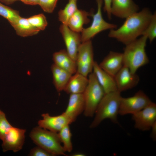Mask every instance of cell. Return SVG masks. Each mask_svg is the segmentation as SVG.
<instances>
[{
    "instance_id": "33",
    "label": "cell",
    "mask_w": 156,
    "mask_h": 156,
    "mask_svg": "<svg viewBox=\"0 0 156 156\" xmlns=\"http://www.w3.org/2000/svg\"><path fill=\"white\" fill-rule=\"evenodd\" d=\"M24 3L30 5H38L39 0H20Z\"/></svg>"
},
{
    "instance_id": "3",
    "label": "cell",
    "mask_w": 156,
    "mask_h": 156,
    "mask_svg": "<svg viewBox=\"0 0 156 156\" xmlns=\"http://www.w3.org/2000/svg\"><path fill=\"white\" fill-rule=\"evenodd\" d=\"M120 93L117 91L105 94L96 109L90 128L96 127L106 119L115 124L118 123L117 116L122 97Z\"/></svg>"
},
{
    "instance_id": "32",
    "label": "cell",
    "mask_w": 156,
    "mask_h": 156,
    "mask_svg": "<svg viewBox=\"0 0 156 156\" xmlns=\"http://www.w3.org/2000/svg\"><path fill=\"white\" fill-rule=\"evenodd\" d=\"M151 129L152 130L151 137L153 140L155 141L156 139V121L153 124Z\"/></svg>"
},
{
    "instance_id": "6",
    "label": "cell",
    "mask_w": 156,
    "mask_h": 156,
    "mask_svg": "<svg viewBox=\"0 0 156 156\" xmlns=\"http://www.w3.org/2000/svg\"><path fill=\"white\" fill-rule=\"evenodd\" d=\"M97 10L94 14L91 12V16L93 18L91 25L86 28L83 29L81 34V42L91 40L96 34L105 30L116 29L117 25L106 21L103 18L102 12L103 0H96Z\"/></svg>"
},
{
    "instance_id": "17",
    "label": "cell",
    "mask_w": 156,
    "mask_h": 156,
    "mask_svg": "<svg viewBox=\"0 0 156 156\" xmlns=\"http://www.w3.org/2000/svg\"><path fill=\"white\" fill-rule=\"evenodd\" d=\"M85 102L83 93L70 94L68 103L64 112L74 122L83 112Z\"/></svg>"
},
{
    "instance_id": "23",
    "label": "cell",
    "mask_w": 156,
    "mask_h": 156,
    "mask_svg": "<svg viewBox=\"0 0 156 156\" xmlns=\"http://www.w3.org/2000/svg\"><path fill=\"white\" fill-rule=\"evenodd\" d=\"M77 1V0H69L64 9L59 11L58 19L62 24L67 25L69 18L78 9Z\"/></svg>"
},
{
    "instance_id": "1",
    "label": "cell",
    "mask_w": 156,
    "mask_h": 156,
    "mask_svg": "<svg viewBox=\"0 0 156 156\" xmlns=\"http://www.w3.org/2000/svg\"><path fill=\"white\" fill-rule=\"evenodd\" d=\"M153 14L149 8H144L127 17L119 28L110 30L108 36L126 45L142 36Z\"/></svg>"
},
{
    "instance_id": "5",
    "label": "cell",
    "mask_w": 156,
    "mask_h": 156,
    "mask_svg": "<svg viewBox=\"0 0 156 156\" xmlns=\"http://www.w3.org/2000/svg\"><path fill=\"white\" fill-rule=\"evenodd\" d=\"M88 76V83L83 93L85 102L83 113L86 117H92L105 93L93 72Z\"/></svg>"
},
{
    "instance_id": "11",
    "label": "cell",
    "mask_w": 156,
    "mask_h": 156,
    "mask_svg": "<svg viewBox=\"0 0 156 156\" xmlns=\"http://www.w3.org/2000/svg\"><path fill=\"white\" fill-rule=\"evenodd\" d=\"M60 31L64 42L67 52L71 57L76 61L78 50L81 42L79 33L71 30L67 25L62 24Z\"/></svg>"
},
{
    "instance_id": "16",
    "label": "cell",
    "mask_w": 156,
    "mask_h": 156,
    "mask_svg": "<svg viewBox=\"0 0 156 156\" xmlns=\"http://www.w3.org/2000/svg\"><path fill=\"white\" fill-rule=\"evenodd\" d=\"M92 72L105 94L117 91L114 77L103 70L95 61Z\"/></svg>"
},
{
    "instance_id": "15",
    "label": "cell",
    "mask_w": 156,
    "mask_h": 156,
    "mask_svg": "<svg viewBox=\"0 0 156 156\" xmlns=\"http://www.w3.org/2000/svg\"><path fill=\"white\" fill-rule=\"evenodd\" d=\"M99 65L103 70L114 77L124 65L122 53L110 51Z\"/></svg>"
},
{
    "instance_id": "35",
    "label": "cell",
    "mask_w": 156,
    "mask_h": 156,
    "mask_svg": "<svg viewBox=\"0 0 156 156\" xmlns=\"http://www.w3.org/2000/svg\"><path fill=\"white\" fill-rule=\"evenodd\" d=\"M72 155V156H84L85 155L84 154L80 153H75Z\"/></svg>"
},
{
    "instance_id": "34",
    "label": "cell",
    "mask_w": 156,
    "mask_h": 156,
    "mask_svg": "<svg viewBox=\"0 0 156 156\" xmlns=\"http://www.w3.org/2000/svg\"><path fill=\"white\" fill-rule=\"evenodd\" d=\"M20 0H0L1 2L6 4L9 5L13 3L15 1Z\"/></svg>"
},
{
    "instance_id": "2",
    "label": "cell",
    "mask_w": 156,
    "mask_h": 156,
    "mask_svg": "<svg viewBox=\"0 0 156 156\" xmlns=\"http://www.w3.org/2000/svg\"><path fill=\"white\" fill-rule=\"evenodd\" d=\"M147 39L146 36H142L125 45L122 53L123 64L133 73H136L140 68L149 62L145 49Z\"/></svg>"
},
{
    "instance_id": "27",
    "label": "cell",
    "mask_w": 156,
    "mask_h": 156,
    "mask_svg": "<svg viewBox=\"0 0 156 156\" xmlns=\"http://www.w3.org/2000/svg\"><path fill=\"white\" fill-rule=\"evenodd\" d=\"M142 36H146L150 43H151L156 37V13L153 14L151 20Z\"/></svg>"
},
{
    "instance_id": "29",
    "label": "cell",
    "mask_w": 156,
    "mask_h": 156,
    "mask_svg": "<svg viewBox=\"0 0 156 156\" xmlns=\"http://www.w3.org/2000/svg\"><path fill=\"white\" fill-rule=\"evenodd\" d=\"M58 0H39L38 5L43 10L48 13L54 11Z\"/></svg>"
},
{
    "instance_id": "4",
    "label": "cell",
    "mask_w": 156,
    "mask_h": 156,
    "mask_svg": "<svg viewBox=\"0 0 156 156\" xmlns=\"http://www.w3.org/2000/svg\"><path fill=\"white\" fill-rule=\"evenodd\" d=\"M29 136L38 146L54 156L66 155L58 133L52 132L38 126L32 129Z\"/></svg>"
},
{
    "instance_id": "28",
    "label": "cell",
    "mask_w": 156,
    "mask_h": 156,
    "mask_svg": "<svg viewBox=\"0 0 156 156\" xmlns=\"http://www.w3.org/2000/svg\"><path fill=\"white\" fill-rule=\"evenodd\" d=\"M12 127L7 120L5 114L0 109V139L2 140Z\"/></svg>"
},
{
    "instance_id": "12",
    "label": "cell",
    "mask_w": 156,
    "mask_h": 156,
    "mask_svg": "<svg viewBox=\"0 0 156 156\" xmlns=\"http://www.w3.org/2000/svg\"><path fill=\"white\" fill-rule=\"evenodd\" d=\"M42 119L38 121V126L44 129L58 133L66 126L73 122L64 112L56 116H52L48 113L42 114Z\"/></svg>"
},
{
    "instance_id": "14",
    "label": "cell",
    "mask_w": 156,
    "mask_h": 156,
    "mask_svg": "<svg viewBox=\"0 0 156 156\" xmlns=\"http://www.w3.org/2000/svg\"><path fill=\"white\" fill-rule=\"evenodd\" d=\"M139 9L133 0H112L111 14L118 18H125L138 11Z\"/></svg>"
},
{
    "instance_id": "31",
    "label": "cell",
    "mask_w": 156,
    "mask_h": 156,
    "mask_svg": "<svg viewBox=\"0 0 156 156\" xmlns=\"http://www.w3.org/2000/svg\"><path fill=\"white\" fill-rule=\"evenodd\" d=\"M104 6L103 10L107 13L108 18L111 19L112 14L111 13V5L112 0H103Z\"/></svg>"
},
{
    "instance_id": "26",
    "label": "cell",
    "mask_w": 156,
    "mask_h": 156,
    "mask_svg": "<svg viewBox=\"0 0 156 156\" xmlns=\"http://www.w3.org/2000/svg\"><path fill=\"white\" fill-rule=\"evenodd\" d=\"M27 18L33 26L40 31L45 29L48 25L46 18L42 13L33 15Z\"/></svg>"
},
{
    "instance_id": "20",
    "label": "cell",
    "mask_w": 156,
    "mask_h": 156,
    "mask_svg": "<svg viewBox=\"0 0 156 156\" xmlns=\"http://www.w3.org/2000/svg\"><path fill=\"white\" fill-rule=\"evenodd\" d=\"M91 13L77 9L69 19L67 25L72 30L81 32L84 29L83 25L90 22L88 16H91Z\"/></svg>"
},
{
    "instance_id": "21",
    "label": "cell",
    "mask_w": 156,
    "mask_h": 156,
    "mask_svg": "<svg viewBox=\"0 0 156 156\" xmlns=\"http://www.w3.org/2000/svg\"><path fill=\"white\" fill-rule=\"evenodd\" d=\"M51 70L53 83L57 91L58 92L64 91L73 75L54 63L51 66Z\"/></svg>"
},
{
    "instance_id": "24",
    "label": "cell",
    "mask_w": 156,
    "mask_h": 156,
    "mask_svg": "<svg viewBox=\"0 0 156 156\" xmlns=\"http://www.w3.org/2000/svg\"><path fill=\"white\" fill-rule=\"evenodd\" d=\"M68 125L62 129L58 134L65 152H70L73 149L71 141L72 133Z\"/></svg>"
},
{
    "instance_id": "10",
    "label": "cell",
    "mask_w": 156,
    "mask_h": 156,
    "mask_svg": "<svg viewBox=\"0 0 156 156\" xmlns=\"http://www.w3.org/2000/svg\"><path fill=\"white\" fill-rule=\"evenodd\" d=\"M26 130L12 127L2 140L3 152H17L22 149L25 140Z\"/></svg>"
},
{
    "instance_id": "7",
    "label": "cell",
    "mask_w": 156,
    "mask_h": 156,
    "mask_svg": "<svg viewBox=\"0 0 156 156\" xmlns=\"http://www.w3.org/2000/svg\"><path fill=\"white\" fill-rule=\"evenodd\" d=\"M76 62L77 72L88 77L92 72L95 61L91 40L81 43L78 50Z\"/></svg>"
},
{
    "instance_id": "25",
    "label": "cell",
    "mask_w": 156,
    "mask_h": 156,
    "mask_svg": "<svg viewBox=\"0 0 156 156\" xmlns=\"http://www.w3.org/2000/svg\"><path fill=\"white\" fill-rule=\"evenodd\" d=\"M0 15L8 21L12 26L21 16L18 11L0 3Z\"/></svg>"
},
{
    "instance_id": "22",
    "label": "cell",
    "mask_w": 156,
    "mask_h": 156,
    "mask_svg": "<svg viewBox=\"0 0 156 156\" xmlns=\"http://www.w3.org/2000/svg\"><path fill=\"white\" fill-rule=\"evenodd\" d=\"M12 26L16 34L22 37L33 36L37 34L40 31L30 24L27 18L21 16Z\"/></svg>"
},
{
    "instance_id": "9",
    "label": "cell",
    "mask_w": 156,
    "mask_h": 156,
    "mask_svg": "<svg viewBox=\"0 0 156 156\" xmlns=\"http://www.w3.org/2000/svg\"><path fill=\"white\" fill-rule=\"evenodd\" d=\"M135 127L142 131H148L156 121V104L152 102L144 108L132 115Z\"/></svg>"
},
{
    "instance_id": "18",
    "label": "cell",
    "mask_w": 156,
    "mask_h": 156,
    "mask_svg": "<svg viewBox=\"0 0 156 156\" xmlns=\"http://www.w3.org/2000/svg\"><path fill=\"white\" fill-rule=\"evenodd\" d=\"M54 64L72 75L77 72L76 61L72 59L65 49L55 52L53 55Z\"/></svg>"
},
{
    "instance_id": "19",
    "label": "cell",
    "mask_w": 156,
    "mask_h": 156,
    "mask_svg": "<svg viewBox=\"0 0 156 156\" xmlns=\"http://www.w3.org/2000/svg\"><path fill=\"white\" fill-rule=\"evenodd\" d=\"M88 82V77L76 72L72 75L64 91L70 94L83 93Z\"/></svg>"
},
{
    "instance_id": "13",
    "label": "cell",
    "mask_w": 156,
    "mask_h": 156,
    "mask_svg": "<svg viewBox=\"0 0 156 156\" xmlns=\"http://www.w3.org/2000/svg\"><path fill=\"white\" fill-rule=\"evenodd\" d=\"M118 91L120 92L135 87L139 83L140 78L136 73H132L123 65L114 77Z\"/></svg>"
},
{
    "instance_id": "8",
    "label": "cell",
    "mask_w": 156,
    "mask_h": 156,
    "mask_svg": "<svg viewBox=\"0 0 156 156\" xmlns=\"http://www.w3.org/2000/svg\"><path fill=\"white\" fill-rule=\"evenodd\" d=\"M152 102L143 91L140 90L132 96L122 97L119 114L122 116L132 115L142 110Z\"/></svg>"
},
{
    "instance_id": "30",
    "label": "cell",
    "mask_w": 156,
    "mask_h": 156,
    "mask_svg": "<svg viewBox=\"0 0 156 156\" xmlns=\"http://www.w3.org/2000/svg\"><path fill=\"white\" fill-rule=\"evenodd\" d=\"M31 156H53V154L43 148L37 146L31 149L29 154Z\"/></svg>"
}]
</instances>
